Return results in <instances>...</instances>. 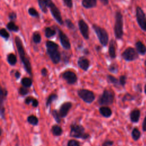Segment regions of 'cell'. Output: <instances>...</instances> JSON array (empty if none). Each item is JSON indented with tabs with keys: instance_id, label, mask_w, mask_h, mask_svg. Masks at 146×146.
<instances>
[{
	"instance_id": "1",
	"label": "cell",
	"mask_w": 146,
	"mask_h": 146,
	"mask_svg": "<svg viewBox=\"0 0 146 146\" xmlns=\"http://www.w3.org/2000/svg\"><path fill=\"white\" fill-rule=\"evenodd\" d=\"M15 42L17 48V50L18 51L19 58L21 60L22 64H23L25 69L30 76H32V69H31V63L30 62V60L28 57L26 55L25 51L22 44V42L21 39L19 38V37L18 36L15 37Z\"/></svg>"
},
{
	"instance_id": "2",
	"label": "cell",
	"mask_w": 146,
	"mask_h": 146,
	"mask_svg": "<svg viewBox=\"0 0 146 146\" xmlns=\"http://www.w3.org/2000/svg\"><path fill=\"white\" fill-rule=\"evenodd\" d=\"M47 52L54 64H58L60 60V54L58 50L59 46L56 43L48 40L46 42Z\"/></svg>"
},
{
	"instance_id": "3",
	"label": "cell",
	"mask_w": 146,
	"mask_h": 146,
	"mask_svg": "<svg viewBox=\"0 0 146 146\" xmlns=\"http://www.w3.org/2000/svg\"><path fill=\"white\" fill-rule=\"evenodd\" d=\"M115 22L114 25V34L116 39H121L123 36V17L120 11L115 13Z\"/></svg>"
},
{
	"instance_id": "4",
	"label": "cell",
	"mask_w": 146,
	"mask_h": 146,
	"mask_svg": "<svg viewBox=\"0 0 146 146\" xmlns=\"http://www.w3.org/2000/svg\"><path fill=\"white\" fill-rule=\"evenodd\" d=\"M43 1L46 4L47 7H49L51 13L54 18L59 24L62 25L63 24V21L62 19L60 11L59 9L53 3L52 0H43Z\"/></svg>"
},
{
	"instance_id": "5",
	"label": "cell",
	"mask_w": 146,
	"mask_h": 146,
	"mask_svg": "<svg viewBox=\"0 0 146 146\" xmlns=\"http://www.w3.org/2000/svg\"><path fill=\"white\" fill-rule=\"evenodd\" d=\"M92 28L96 33L100 43L103 46H107L108 43V35L106 30L95 24L92 25Z\"/></svg>"
},
{
	"instance_id": "6",
	"label": "cell",
	"mask_w": 146,
	"mask_h": 146,
	"mask_svg": "<svg viewBox=\"0 0 146 146\" xmlns=\"http://www.w3.org/2000/svg\"><path fill=\"white\" fill-rule=\"evenodd\" d=\"M70 136L75 138H82L83 139L89 137V135L84 132L83 127L76 124H72L71 125Z\"/></svg>"
},
{
	"instance_id": "7",
	"label": "cell",
	"mask_w": 146,
	"mask_h": 146,
	"mask_svg": "<svg viewBox=\"0 0 146 146\" xmlns=\"http://www.w3.org/2000/svg\"><path fill=\"white\" fill-rule=\"evenodd\" d=\"M114 98L115 95L112 91L105 90L98 99V103L100 105H110L113 103Z\"/></svg>"
},
{
	"instance_id": "8",
	"label": "cell",
	"mask_w": 146,
	"mask_h": 146,
	"mask_svg": "<svg viewBox=\"0 0 146 146\" xmlns=\"http://www.w3.org/2000/svg\"><path fill=\"white\" fill-rule=\"evenodd\" d=\"M136 18L139 26L143 31L146 32V14L139 6L136 7Z\"/></svg>"
},
{
	"instance_id": "9",
	"label": "cell",
	"mask_w": 146,
	"mask_h": 146,
	"mask_svg": "<svg viewBox=\"0 0 146 146\" xmlns=\"http://www.w3.org/2000/svg\"><path fill=\"white\" fill-rule=\"evenodd\" d=\"M139 55L136 49L132 47H128L122 52L121 57L125 61L132 62L139 59Z\"/></svg>"
},
{
	"instance_id": "10",
	"label": "cell",
	"mask_w": 146,
	"mask_h": 146,
	"mask_svg": "<svg viewBox=\"0 0 146 146\" xmlns=\"http://www.w3.org/2000/svg\"><path fill=\"white\" fill-rule=\"evenodd\" d=\"M78 96L86 103H91L95 100V95L91 91L86 89H80L78 91Z\"/></svg>"
},
{
	"instance_id": "11",
	"label": "cell",
	"mask_w": 146,
	"mask_h": 146,
	"mask_svg": "<svg viewBox=\"0 0 146 146\" xmlns=\"http://www.w3.org/2000/svg\"><path fill=\"white\" fill-rule=\"evenodd\" d=\"M56 29L58 31L59 40H60L61 45L66 50L70 49L71 47V44L68 36L60 29L56 27Z\"/></svg>"
},
{
	"instance_id": "12",
	"label": "cell",
	"mask_w": 146,
	"mask_h": 146,
	"mask_svg": "<svg viewBox=\"0 0 146 146\" xmlns=\"http://www.w3.org/2000/svg\"><path fill=\"white\" fill-rule=\"evenodd\" d=\"M78 26L81 34L85 39L89 38V27L87 23L83 20L80 19L78 22Z\"/></svg>"
},
{
	"instance_id": "13",
	"label": "cell",
	"mask_w": 146,
	"mask_h": 146,
	"mask_svg": "<svg viewBox=\"0 0 146 146\" xmlns=\"http://www.w3.org/2000/svg\"><path fill=\"white\" fill-rule=\"evenodd\" d=\"M63 78L69 84H73L77 81L76 75L71 71H66L62 74Z\"/></svg>"
},
{
	"instance_id": "14",
	"label": "cell",
	"mask_w": 146,
	"mask_h": 146,
	"mask_svg": "<svg viewBox=\"0 0 146 146\" xmlns=\"http://www.w3.org/2000/svg\"><path fill=\"white\" fill-rule=\"evenodd\" d=\"M72 107L71 102H65L60 106L59 109V115L61 117H64L67 116L70 109Z\"/></svg>"
},
{
	"instance_id": "15",
	"label": "cell",
	"mask_w": 146,
	"mask_h": 146,
	"mask_svg": "<svg viewBox=\"0 0 146 146\" xmlns=\"http://www.w3.org/2000/svg\"><path fill=\"white\" fill-rule=\"evenodd\" d=\"M78 65L83 70L87 71L90 67V62L86 58L80 56L78 60Z\"/></svg>"
},
{
	"instance_id": "16",
	"label": "cell",
	"mask_w": 146,
	"mask_h": 146,
	"mask_svg": "<svg viewBox=\"0 0 146 146\" xmlns=\"http://www.w3.org/2000/svg\"><path fill=\"white\" fill-rule=\"evenodd\" d=\"M141 115V111L138 108L133 109L129 114L130 120L131 122L136 123L139 121L140 117Z\"/></svg>"
},
{
	"instance_id": "17",
	"label": "cell",
	"mask_w": 146,
	"mask_h": 146,
	"mask_svg": "<svg viewBox=\"0 0 146 146\" xmlns=\"http://www.w3.org/2000/svg\"><path fill=\"white\" fill-rule=\"evenodd\" d=\"M135 49L140 55H145L146 54V46L141 41L137 40L135 43Z\"/></svg>"
},
{
	"instance_id": "18",
	"label": "cell",
	"mask_w": 146,
	"mask_h": 146,
	"mask_svg": "<svg viewBox=\"0 0 146 146\" xmlns=\"http://www.w3.org/2000/svg\"><path fill=\"white\" fill-rule=\"evenodd\" d=\"M108 53L112 59H115L116 56V42L113 39H111L110 42L108 47Z\"/></svg>"
},
{
	"instance_id": "19",
	"label": "cell",
	"mask_w": 146,
	"mask_h": 146,
	"mask_svg": "<svg viewBox=\"0 0 146 146\" xmlns=\"http://www.w3.org/2000/svg\"><path fill=\"white\" fill-rule=\"evenodd\" d=\"M96 0H82V5L86 9H91L96 6Z\"/></svg>"
},
{
	"instance_id": "20",
	"label": "cell",
	"mask_w": 146,
	"mask_h": 146,
	"mask_svg": "<svg viewBox=\"0 0 146 146\" xmlns=\"http://www.w3.org/2000/svg\"><path fill=\"white\" fill-rule=\"evenodd\" d=\"M100 113L103 115V116L106 117H109L112 115V111L107 106H103L101 107L99 109Z\"/></svg>"
},
{
	"instance_id": "21",
	"label": "cell",
	"mask_w": 146,
	"mask_h": 146,
	"mask_svg": "<svg viewBox=\"0 0 146 146\" xmlns=\"http://www.w3.org/2000/svg\"><path fill=\"white\" fill-rule=\"evenodd\" d=\"M141 132L137 127H134L131 132V136L135 141H137L141 137Z\"/></svg>"
},
{
	"instance_id": "22",
	"label": "cell",
	"mask_w": 146,
	"mask_h": 146,
	"mask_svg": "<svg viewBox=\"0 0 146 146\" xmlns=\"http://www.w3.org/2000/svg\"><path fill=\"white\" fill-rule=\"evenodd\" d=\"M52 132L53 133V135L54 136H60L62 135V132H63V130L62 129V128L58 125H54L52 126V129H51Z\"/></svg>"
},
{
	"instance_id": "23",
	"label": "cell",
	"mask_w": 146,
	"mask_h": 146,
	"mask_svg": "<svg viewBox=\"0 0 146 146\" xmlns=\"http://www.w3.org/2000/svg\"><path fill=\"white\" fill-rule=\"evenodd\" d=\"M7 60L8 63L11 66L15 65L17 63V59L16 56L14 54H11V53L7 55Z\"/></svg>"
},
{
	"instance_id": "24",
	"label": "cell",
	"mask_w": 146,
	"mask_h": 146,
	"mask_svg": "<svg viewBox=\"0 0 146 146\" xmlns=\"http://www.w3.org/2000/svg\"><path fill=\"white\" fill-rule=\"evenodd\" d=\"M44 33H45V36L47 38H50L55 35L56 31H55V29H52L51 27H47L45 28Z\"/></svg>"
},
{
	"instance_id": "25",
	"label": "cell",
	"mask_w": 146,
	"mask_h": 146,
	"mask_svg": "<svg viewBox=\"0 0 146 146\" xmlns=\"http://www.w3.org/2000/svg\"><path fill=\"white\" fill-rule=\"evenodd\" d=\"M21 84L23 87H30L32 85V80L29 78H23L21 80Z\"/></svg>"
},
{
	"instance_id": "26",
	"label": "cell",
	"mask_w": 146,
	"mask_h": 146,
	"mask_svg": "<svg viewBox=\"0 0 146 146\" xmlns=\"http://www.w3.org/2000/svg\"><path fill=\"white\" fill-rule=\"evenodd\" d=\"M6 26H7V28L8 29V30H9L10 31L17 32L19 30V27L15 24V23L14 22H12V21L9 22L7 24Z\"/></svg>"
},
{
	"instance_id": "27",
	"label": "cell",
	"mask_w": 146,
	"mask_h": 146,
	"mask_svg": "<svg viewBox=\"0 0 146 146\" xmlns=\"http://www.w3.org/2000/svg\"><path fill=\"white\" fill-rule=\"evenodd\" d=\"M107 80L110 83H112V84H113L115 86L120 85L119 79H117L116 78H115V76H113L111 75H107Z\"/></svg>"
},
{
	"instance_id": "28",
	"label": "cell",
	"mask_w": 146,
	"mask_h": 146,
	"mask_svg": "<svg viewBox=\"0 0 146 146\" xmlns=\"http://www.w3.org/2000/svg\"><path fill=\"white\" fill-rule=\"evenodd\" d=\"M27 121L28 122L34 125H37L38 123V118L34 116V115H30L27 117Z\"/></svg>"
},
{
	"instance_id": "29",
	"label": "cell",
	"mask_w": 146,
	"mask_h": 146,
	"mask_svg": "<svg viewBox=\"0 0 146 146\" xmlns=\"http://www.w3.org/2000/svg\"><path fill=\"white\" fill-rule=\"evenodd\" d=\"M38 5L39 6L40 9L44 13H47V6L43 0H38Z\"/></svg>"
},
{
	"instance_id": "30",
	"label": "cell",
	"mask_w": 146,
	"mask_h": 146,
	"mask_svg": "<svg viewBox=\"0 0 146 146\" xmlns=\"http://www.w3.org/2000/svg\"><path fill=\"white\" fill-rule=\"evenodd\" d=\"M135 99V96L132 95L129 93H126L123 97L122 101L124 102L126 101H132V100H134Z\"/></svg>"
},
{
	"instance_id": "31",
	"label": "cell",
	"mask_w": 146,
	"mask_h": 146,
	"mask_svg": "<svg viewBox=\"0 0 146 146\" xmlns=\"http://www.w3.org/2000/svg\"><path fill=\"white\" fill-rule=\"evenodd\" d=\"M33 40L35 43H39L41 41V36L38 32H35L33 35Z\"/></svg>"
},
{
	"instance_id": "32",
	"label": "cell",
	"mask_w": 146,
	"mask_h": 146,
	"mask_svg": "<svg viewBox=\"0 0 146 146\" xmlns=\"http://www.w3.org/2000/svg\"><path fill=\"white\" fill-rule=\"evenodd\" d=\"M58 98V96L56 95V94H51L50 95L47 100V102H46V106H48L53 101L55 100L56 99H57Z\"/></svg>"
},
{
	"instance_id": "33",
	"label": "cell",
	"mask_w": 146,
	"mask_h": 146,
	"mask_svg": "<svg viewBox=\"0 0 146 146\" xmlns=\"http://www.w3.org/2000/svg\"><path fill=\"white\" fill-rule=\"evenodd\" d=\"M127 76L125 75H122L120 76L119 77V84L120 86L122 87H124L126 83H127Z\"/></svg>"
},
{
	"instance_id": "34",
	"label": "cell",
	"mask_w": 146,
	"mask_h": 146,
	"mask_svg": "<svg viewBox=\"0 0 146 146\" xmlns=\"http://www.w3.org/2000/svg\"><path fill=\"white\" fill-rule=\"evenodd\" d=\"M118 66L115 63H113L108 67L109 71L112 73H117L118 72Z\"/></svg>"
},
{
	"instance_id": "35",
	"label": "cell",
	"mask_w": 146,
	"mask_h": 146,
	"mask_svg": "<svg viewBox=\"0 0 146 146\" xmlns=\"http://www.w3.org/2000/svg\"><path fill=\"white\" fill-rule=\"evenodd\" d=\"M28 13L29 14L32 16V17H39V13H38V11L33 7H31L29 8L28 10Z\"/></svg>"
},
{
	"instance_id": "36",
	"label": "cell",
	"mask_w": 146,
	"mask_h": 146,
	"mask_svg": "<svg viewBox=\"0 0 146 146\" xmlns=\"http://www.w3.org/2000/svg\"><path fill=\"white\" fill-rule=\"evenodd\" d=\"M65 23L66 25V26L67 27V28H68L70 30H74L75 29V26L74 25V23L72 22V21L69 19H67L65 20Z\"/></svg>"
},
{
	"instance_id": "37",
	"label": "cell",
	"mask_w": 146,
	"mask_h": 146,
	"mask_svg": "<svg viewBox=\"0 0 146 146\" xmlns=\"http://www.w3.org/2000/svg\"><path fill=\"white\" fill-rule=\"evenodd\" d=\"M0 34L2 37H3V38H5L6 39H7L10 36L9 34L8 33V32L7 31V30L5 29H1V31H0Z\"/></svg>"
},
{
	"instance_id": "38",
	"label": "cell",
	"mask_w": 146,
	"mask_h": 146,
	"mask_svg": "<svg viewBox=\"0 0 146 146\" xmlns=\"http://www.w3.org/2000/svg\"><path fill=\"white\" fill-rule=\"evenodd\" d=\"M52 116H54V117L55 118V120L56 121V122L58 123H60V116L59 115V113H58L56 110H54L52 112Z\"/></svg>"
},
{
	"instance_id": "39",
	"label": "cell",
	"mask_w": 146,
	"mask_h": 146,
	"mask_svg": "<svg viewBox=\"0 0 146 146\" xmlns=\"http://www.w3.org/2000/svg\"><path fill=\"white\" fill-rule=\"evenodd\" d=\"M19 94L22 95H26V94H27V93L29 92V90L27 88V87H22L19 88Z\"/></svg>"
},
{
	"instance_id": "40",
	"label": "cell",
	"mask_w": 146,
	"mask_h": 146,
	"mask_svg": "<svg viewBox=\"0 0 146 146\" xmlns=\"http://www.w3.org/2000/svg\"><path fill=\"white\" fill-rule=\"evenodd\" d=\"M67 146H80L78 141L75 140H70L68 141Z\"/></svg>"
},
{
	"instance_id": "41",
	"label": "cell",
	"mask_w": 146,
	"mask_h": 146,
	"mask_svg": "<svg viewBox=\"0 0 146 146\" xmlns=\"http://www.w3.org/2000/svg\"><path fill=\"white\" fill-rule=\"evenodd\" d=\"M64 4L69 8H71L72 7V0H63Z\"/></svg>"
},
{
	"instance_id": "42",
	"label": "cell",
	"mask_w": 146,
	"mask_h": 146,
	"mask_svg": "<svg viewBox=\"0 0 146 146\" xmlns=\"http://www.w3.org/2000/svg\"><path fill=\"white\" fill-rule=\"evenodd\" d=\"M9 18L10 19V21H11L12 22H13L14 21H15L17 18V14L15 13L14 12H11L9 14Z\"/></svg>"
},
{
	"instance_id": "43",
	"label": "cell",
	"mask_w": 146,
	"mask_h": 146,
	"mask_svg": "<svg viewBox=\"0 0 146 146\" xmlns=\"http://www.w3.org/2000/svg\"><path fill=\"white\" fill-rule=\"evenodd\" d=\"M135 90L137 91V92H139L140 93H141L142 92V86H141V83H138L137 84L135 87Z\"/></svg>"
},
{
	"instance_id": "44",
	"label": "cell",
	"mask_w": 146,
	"mask_h": 146,
	"mask_svg": "<svg viewBox=\"0 0 146 146\" xmlns=\"http://www.w3.org/2000/svg\"><path fill=\"white\" fill-rule=\"evenodd\" d=\"M34 99V98H33L31 96H28L27 98H26L25 99V103L26 104H29L30 103H32L33 100Z\"/></svg>"
},
{
	"instance_id": "45",
	"label": "cell",
	"mask_w": 146,
	"mask_h": 146,
	"mask_svg": "<svg viewBox=\"0 0 146 146\" xmlns=\"http://www.w3.org/2000/svg\"><path fill=\"white\" fill-rule=\"evenodd\" d=\"M142 130L143 132H146V115L142 123Z\"/></svg>"
},
{
	"instance_id": "46",
	"label": "cell",
	"mask_w": 146,
	"mask_h": 146,
	"mask_svg": "<svg viewBox=\"0 0 146 146\" xmlns=\"http://www.w3.org/2000/svg\"><path fill=\"white\" fill-rule=\"evenodd\" d=\"M113 144V141L108 140V141H105V142L103 143V146H111Z\"/></svg>"
},
{
	"instance_id": "47",
	"label": "cell",
	"mask_w": 146,
	"mask_h": 146,
	"mask_svg": "<svg viewBox=\"0 0 146 146\" xmlns=\"http://www.w3.org/2000/svg\"><path fill=\"white\" fill-rule=\"evenodd\" d=\"M40 72H41V74H42V75L43 76H46L47 75V69L46 68H43L41 70Z\"/></svg>"
},
{
	"instance_id": "48",
	"label": "cell",
	"mask_w": 146,
	"mask_h": 146,
	"mask_svg": "<svg viewBox=\"0 0 146 146\" xmlns=\"http://www.w3.org/2000/svg\"><path fill=\"white\" fill-rule=\"evenodd\" d=\"M38 101L36 99H34L33 100V102H32V106H33L34 107H36L38 106Z\"/></svg>"
},
{
	"instance_id": "49",
	"label": "cell",
	"mask_w": 146,
	"mask_h": 146,
	"mask_svg": "<svg viewBox=\"0 0 146 146\" xmlns=\"http://www.w3.org/2000/svg\"><path fill=\"white\" fill-rule=\"evenodd\" d=\"M14 75H15V77L17 78V79H18L19 77H20V76H21V74H20V72H19V71H15V74H14Z\"/></svg>"
},
{
	"instance_id": "50",
	"label": "cell",
	"mask_w": 146,
	"mask_h": 146,
	"mask_svg": "<svg viewBox=\"0 0 146 146\" xmlns=\"http://www.w3.org/2000/svg\"><path fill=\"white\" fill-rule=\"evenodd\" d=\"M100 2L104 5H107L109 3V1L108 0H100Z\"/></svg>"
},
{
	"instance_id": "51",
	"label": "cell",
	"mask_w": 146,
	"mask_h": 146,
	"mask_svg": "<svg viewBox=\"0 0 146 146\" xmlns=\"http://www.w3.org/2000/svg\"><path fill=\"white\" fill-rule=\"evenodd\" d=\"M144 91L145 94L146 95V84H145V85L144 86Z\"/></svg>"
},
{
	"instance_id": "52",
	"label": "cell",
	"mask_w": 146,
	"mask_h": 146,
	"mask_svg": "<svg viewBox=\"0 0 146 146\" xmlns=\"http://www.w3.org/2000/svg\"><path fill=\"white\" fill-rule=\"evenodd\" d=\"M144 65H145V66L146 67V59H145V61H144Z\"/></svg>"
},
{
	"instance_id": "53",
	"label": "cell",
	"mask_w": 146,
	"mask_h": 146,
	"mask_svg": "<svg viewBox=\"0 0 146 146\" xmlns=\"http://www.w3.org/2000/svg\"><path fill=\"white\" fill-rule=\"evenodd\" d=\"M145 75H146V69L145 70Z\"/></svg>"
}]
</instances>
